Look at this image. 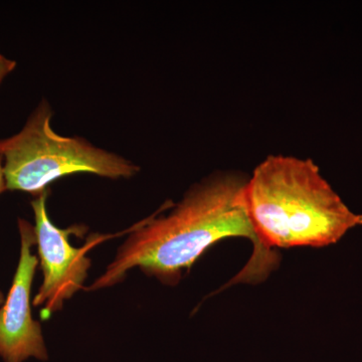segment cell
<instances>
[{"label": "cell", "instance_id": "obj_4", "mask_svg": "<svg viewBox=\"0 0 362 362\" xmlns=\"http://www.w3.org/2000/svg\"><path fill=\"white\" fill-rule=\"evenodd\" d=\"M49 189L35 197L32 204L35 214V233L37 239L39 263L42 272V283L33 298V306H42V320L61 311L66 300L84 287L92 261L86 255L103 240V237L90 238L82 247L70 243L73 233H83L82 226L59 228L54 226L47 213V202Z\"/></svg>", "mask_w": 362, "mask_h": 362}, {"label": "cell", "instance_id": "obj_1", "mask_svg": "<svg viewBox=\"0 0 362 362\" xmlns=\"http://www.w3.org/2000/svg\"><path fill=\"white\" fill-rule=\"evenodd\" d=\"M247 176L216 171L194 183L177 204L168 201L158 211L131 228L105 273L87 288L106 289L138 268L162 284L175 286L209 247L228 238H246L254 252L247 265L228 286L259 283L279 264L259 244L246 207Z\"/></svg>", "mask_w": 362, "mask_h": 362}, {"label": "cell", "instance_id": "obj_8", "mask_svg": "<svg viewBox=\"0 0 362 362\" xmlns=\"http://www.w3.org/2000/svg\"><path fill=\"white\" fill-rule=\"evenodd\" d=\"M4 301H6V298H4V293L0 291V306H2V305H4Z\"/></svg>", "mask_w": 362, "mask_h": 362}, {"label": "cell", "instance_id": "obj_6", "mask_svg": "<svg viewBox=\"0 0 362 362\" xmlns=\"http://www.w3.org/2000/svg\"><path fill=\"white\" fill-rule=\"evenodd\" d=\"M16 68V62L13 59H7L0 52V86L4 82V78L14 71Z\"/></svg>", "mask_w": 362, "mask_h": 362}, {"label": "cell", "instance_id": "obj_3", "mask_svg": "<svg viewBox=\"0 0 362 362\" xmlns=\"http://www.w3.org/2000/svg\"><path fill=\"white\" fill-rule=\"evenodd\" d=\"M54 111L42 99L20 132L0 139L6 189L37 197L59 178L93 175L108 180H129L139 165L124 156L95 146L78 136L66 137L52 128Z\"/></svg>", "mask_w": 362, "mask_h": 362}, {"label": "cell", "instance_id": "obj_7", "mask_svg": "<svg viewBox=\"0 0 362 362\" xmlns=\"http://www.w3.org/2000/svg\"><path fill=\"white\" fill-rule=\"evenodd\" d=\"M6 177H4V159L0 156V195L6 192Z\"/></svg>", "mask_w": 362, "mask_h": 362}, {"label": "cell", "instance_id": "obj_5", "mask_svg": "<svg viewBox=\"0 0 362 362\" xmlns=\"http://www.w3.org/2000/svg\"><path fill=\"white\" fill-rule=\"evenodd\" d=\"M21 256L13 284L0 307V357L4 362L49 361L42 325L32 314V288L39 258L33 254L37 245L35 226L18 220Z\"/></svg>", "mask_w": 362, "mask_h": 362}, {"label": "cell", "instance_id": "obj_2", "mask_svg": "<svg viewBox=\"0 0 362 362\" xmlns=\"http://www.w3.org/2000/svg\"><path fill=\"white\" fill-rule=\"evenodd\" d=\"M250 223L259 244L272 247H323L362 226L310 158L269 156L247 178Z\"/></svg>", "mask_w": 362, "mask_h": 362}]
</instances>
